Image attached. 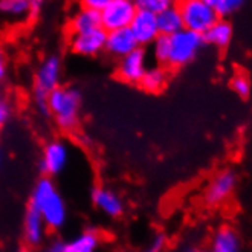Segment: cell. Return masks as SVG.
Returning a JSON list of instances; mask_svg holds the SVG:
<instances>
[{
  "label": "cell",
  "mask_w": 252,
  "mask_h": 252,
  "mask_svg": "<svg viewBox=\"0 0 252 252\" xmlns=\"http://www.w3.org/2000/svg\"><path fill=\"white\" fill-rule=\"evenodd\" d=\"M135 3L138 9L152 12L155 16H158V14H160L164 9L173 5V2H170V0H138Z\"/></svg>",
  "instance_id": "cb8c5ba5"
},
{
  "label": "cell",
  "mask_w": 252,
  "mask_h": 252,
  "mask_svg": "<svg viewBox=\"0 0 252 252\" xmlns=\"http://www.w3.org/2000/svg\"><path fill=\"white\" fill-rule=\"evenodd\" d=\"M101 242V234L96 229L87 228L63 243L64 252H99Z\"/></svg>",
  "instance_id": "9a60e30c"
},
{
  "label": "cell",
  "mask_w": 252,
  "mask_h": 252,
  "mask_svg": "<svg viewBox=\"0 0 252 252\" xmlns=\"http://www.w3.org/2000/svg\"><path fill=\"white\" fill-rule=\"evenodd\" d=\"M147 69H148V54L145 48H138L118 62L116 75L124 83L139 84Z\"/></svg>",
  "instance_id": "9c48e42d"
},
{
  "label": "cell",
  "mask_w": 252,
  "mask_h": 252,
  "mask_svg": "<svg viewBox=\"0 0 252 252\" xmlns=\"http://www.w3.org/2000/svg\"><path fill=\"white\" fill-rule=\"evenodd\" d=\"M29 0H0V16L8 19H29Z\"/></svg>",
  "instance_id": "44dd1931"
},
{
  "label": "cell",
  "mask_w": 252,
  "mask_h": 252,
  "mask_svg": "<svg viewBox=\"0 0 252 252\" xmlns=\"http://www.w3.org/2000/svg\"><path fill=\"white\" fill-rule=\"evenodd\" d=\"M106 38H107V32L102 28H96L87 32L72 34L70 51L78 57H86V58L98 57L106 49Z\"/></svg>",
  "instance_id": "ba28073f"
},
{
  "label": "cell",
  "mask_w": 252,
  "mask_h": 252,
  "mask_svg": "<svg viewBox=\"0 0 252 252\" xmlns=\"http://www.w3.org/2000/svg\"><path fill=\"white\" fill-rule=\"evenodd\" d=\"M231 86L234 89V92L239 95L240 98H248L251 95V91H252V84L249 81V78L243 73H239V75H235L231 81Z\"/></svg>",
  "instance_id": "d4e9b609"
},
{
  "label": "cell",
  "mask_w": 252,
  "mask_h": 252,
  "mask_svg": "<svg viewBox=\"0 0 252 252\" xmlns=\"http://www.w3.org/2000/svg\"><path fill=\"white\" fill-rule=\"evenodd\" d=\"M185 252H210V251H206V249H187Z\"/></svg>",
  "instance_id": "1f68e13d"
},
{
  "label": "cell",
  "mask_w": 252,
  "mask_h": 252,
  "mask_svg": "<svg viewBox=\"0 0 252 252\" xmlns=\"http://www.w3.org/2000/svg\"><path fill=\"white\" fill-rule=\"evenodd\" d=\"M95 208L110 219L121 217L126 211V203L118 192L109 187H95L91 192Z\"/></svg>",
  "instance_id": "7c38bea8"
},
{
  "label": "cell",
  "mask_w": 252,
  "mask_h": 252,
  "mask_svg": "<svg viewBox=\"0 0 252 252\" xmlns=\"http://www.w3.org/2000/svg\"><path fill=\"white\" fill-rule=\"evenodd\" d=\"M165 248H167V235L158 232L152 237L150 242L145 245V248L141 252H164Z\"/></svg>",
  "instance_id": "484cf974"
},
{
  "label": "cell",
  "mask_w": 252,
  "mask_h": 252,
  "mask_svg": "<svg viewBox=\"0 0 252 252\" xmlns=\"http://www.w3.org/2000/svg\"><path fill=\"white\" fill-rule=\"evenodd\" d=\"M152 54H153V58L158 62L159 66H165L167 54H168V37L159 35L156 38V41L152 44Z\"/></svg>",
  "instance_id": "603a6c76"
},
{
  "label": "cell",
  "mask_w": 252,
  "mask_h": 252,
  "mask_svg": "<svg viewBox=\"0 0 252 252\" xmlns=\"http://www.w3.org/2000/svg\"><path fill=\"white\" fill-rule=\"evenodd\" d=\"M237 187V174L234 170H223L217 173L205 191V200L208 205H220L231 197Z\"/></svg>",
  "instance_id": "30bf717a"
},
{
  "label": "cell",
  "mask_w": 252,
  "mask_h": 252,
  "mask_svg": "<svg viewBox=\"0 0 252 252\" xmlns=\"http://www.w3.org/2000/svg\"><path fill=\"white\" fill-rule=\"evenodd\" d=\"M46 106L58 128L73 131L80 124L83 94L75 86H60L48 96Z\"/></svg>",
  "instance_id": "7a4b0ae2"
},
{
  "label": "cell",
  "mask_w": 252,
  "mask_h": 252,
  "mask_svg": "<svg viewBox=\"0 0 252 252\" xmlns=\"http://www.w3.org/2000/svg\"><path fill=\"white\" fill-rule=\"evenodd\" d=\"M48 228L44 225L41 217L28 206L23 216V240L29 246H40L46 239Z\"/></svg>",
  "instance_id": "5bb4252c"
},
{
  "label": "cell",
  "mask_w": 252,
  "mask_h": 252,
  "mask_svg": "<svg viewBox=\"0 0 252 252\" xmlns=\"http://www.w3.org/2000/svg\"><path fill=\"white\" fill-rule=\"evenodd\" d=\"M139 48L138 41L133 37L131 31L128 28L126 29H118V31H112L107 32V38H106V52L113 57L121 60V58L127 57L128 54H131L135 49Z\"/></svg>",
  "instance_id": "4fadbf2b"
},
{
  "label": "cell",
  "mask_w": 252,
  "mask_h": 252,
  "mask_svg": "<svg viewBox=\"0 0 252 252\" xmlns=\"http://www.w3.org/2000/svg\"><path fill=\"white\" fill-rule=\"evenodd\" d=\"M138 8L133 0H109L106 8L99 12L101 28L106 32L126 29L130 26Z\"/></svg>",
  "instance_id": "52a82bcc"
},
{
  "label": "cell",
  "mask_w": 252,
  "mask_h": 252,
  "mask_svg": "<svg viewBox=\"0 0 252 252\" xmlns=\"http://www.w3.org/2000/svg\"><path fill=\"white\" fill-rule=\"evenodd\" d=\"M184 22V29L196 34H206L208 29L220 20L208 0H185L177 3Z\"/></svg>",
  "instance_id": "5b68a950"
},
{
  "label": "cell",
  "mask_w": 252,
  "mask_h": 252,
  "mask_svg": "<svg viewBox=\"0 0 252 252\" xmlns=\"http://www.w3.org/2000/svg\"><path fill=\"white\" fill-rule=\"evenodd\" d=\"M19 252H29L28 249H22V251H19Z\"/></svg>",
  "instance_id": "d6a6232c"
},
{
  "label": "cell",
  "mask_w": 252,
  "mask_h": 252,
  "mask_svg": "<svg viewBox=\"0 0 252 252\" xmlns=\"http://www.w3.org/2000/svg\"><path fill=\"white\" fill-rule=\"evenodd\" d=\"M63 62L62 57L49 55L38 64L34 75V99L41 115H49L46 101L48 96L62 86Z\"/></svg>",
  "instance_id": "3957f363"
},
{
  "label": "cell",
  "mask_w": 252,
  "mask_h": 252,
  "mask_svg": "<svg viewBox=\"0 0 252 252\" xmlns=\"http://www.w3.org/2000/svg\"><path fill=\"white\" fill-rule=\"evenodd\" d=\"M29 208L41 217L48 229L58 231L67 223V203L51 177L41 176L34 184L29 197Z\"/></svg>",
  "instance_id": "6da1fadb"
},
{
  "label": "cell",
  "mask_w": 252,
  "mask_h": 252,
  "mask_svg": "<svg viewBox=\"0 0 252 252\" xmlns=\"http://www.w3.org/2000/svg\"><path fill=\"white\" fill-rule=\"evenodd\" d=\"M41 6H43V2H40V0H32L31 8H29V19H35L41 12Z\"/></svg>",
  "instance_id": "4dcf8cb0"
},
{
  "label": "cell",
  "mask_w": 252,
  "mask_h": 252,
  "mask_svg": "<svg viewBox=\"0 0 252 252\" xmlns=\"http://www.w3.org/2000/svg\"><path fill=\"white\" fill-rule=\"evenodd\" d=\"M156 22H158L159 35L170 37L184 29V22H182V16H181V11H179L177 3H173L171 6L164 9L160 14H158Z\"/></svg>",
  "instance_id": "ac0fdd59"
},
{
  "label": "cell",
  "mask_w": 252,
  "mask_h": 252,
  "mask_svg": "<svg viewBox=\"0 0 252 252\" xmlns=\"http://www.w3.org/2000/svg\"><path fill=\"white\" fill-rule=\"evenodd\" d=\"M109 0H86V2L83 3V6H87V8H92L98 12H101L102 9L106 8Z\"/></svg>",
  "instance_id": "83f0119b"
},
{
  "label": "cell",
  "mask_w": 252,
  "mask_h": 252,
  "mask_svg": "<svg viewBox=\"0 0 252 252\" xmlns=\"http://www.w3.org/2000/svg\"><path fill=\"white\" fill-rule=\"evenodd\" d=\"M9 116H11V109L9 106L6 104L5 101L0 99V130H2L5 127V124L8 123L9 120Z\"/></svg>",
  "instance_id": "4316f807"
},
{
  "label": "cell",
  "mask_w": 252,
  "mask_h": 252,
  "mask_svg": "<svg viewBox=\"0 0 252 252\" xmlns=\"http://www.w3.org/2000/svg\"><path fill=\"white\" fill-rule=\"evenodd\" d=\"M128 29L131 31L133 37L138 41L139 48L152 46L159 37V29H158V22L156 16L152 12H147L142 9H138L135 17H133Z\"/></svg>",
  "instance_id": "8fae6325"
},
{
  "label": "cell",
  "mask_w": 252,
  "mask_h": 252,
  "mask_svg": "<svg viewBox=\"0 0 252 252\" xmlns=\"http://www.w3.org/2000/svg\"><path fill=\"white\" fill-rule=\"evenodd\" d=\"M0 164H2V153H0Z\"/></svg>",
  "instance_id": "836d02e7"
},
{
  "label": "cell",
  "mask_w": 252,
  "mask_h": 252,
  "mask_svg": "<svg viewBox=\"0 0 252 252\" xmlns=\"http://www.w3.org/2000/svg\"><path fill=\"white\" fill-rule=\"evenodd\" d=\"M208 2L216 11L219 19L223 20H226L229 16H232L234 12H237L245 5V2H242V0H208Z\"/></svg>",
  "instance_id": "7402d4cb"
},
{
  "label": "cell",
  "mask_w": 252,
  "mask_h": 252,
  "mask_svg": "<svg viewBox=\"0 0 252 252\" xmlns=\"http://www.w3.org/2000/svg\"><path fill=\"white\" fill-rule=\"evenodd\" d=\"M203 46V35L182 29V31L168 37V54L165 66L176 69L189 64L196 60Z\"/></svg>",
  "instance_id": "277c9868"
},
{
  "label": "cell",
  "mask_w": 252,
  "mask_h": 252,
  "mask_svg": "<svg viewBox=\"0 0 252 252\" xmlns=\"http://www.w3.org/2000/svg\"><path fill=\"white\" fill-rule=\"evenodd\" d=\"M8 73V62H6V55L3 49L0 48V81H3Z\"/></svg>",
  "instance_id": "f546056e"
},
{
  "label": "cell",
  "mask_w": 252,
  "mask_h": 252,
  "mask_svg": "<svg viewBox=\"0 0 252 252\" xmlns=\"http://www.w3.org/2000/svg\"><path fill=\"white\" fill-rule=\"evenodd\" d=\"M69 28H70L72 34L87 32V31H92V29L101 28V16H99V12L92 9V8L81 6L70 17Z\"/></svg>",
  "instance_id": "e0dca14e"
},
{
  "label": "cell",
  "mask_w": 252,
  "mask_h": 252,
  "mask_svg": "<svg viewBox=\"0 0 252 252\" xmlns=\"http://www.w3.org/2000/svg\"><path fill=\"white\" fill-rule=\"evenodd\" d=\"M210 252H242V239L232 226H220L211 240Z\"/></svg>",
  "instance_id": "2e32d148"
},
{
  "label": "cell",
  "mask_w": 252,
  "mask_h": 252,
  "mask_svg": "<svg viewBox=\"0 0 252 252\" xmlns=\"http://www.w3.org/2000/svg\"><path fill=\"white\" fill-rule=\"evenodd\" d=\"M168 81V73L164 66H148L144 77L139 81V87L147 94H159L164 91Z\"/></svg>",
  "instance_id": "ffe728a7"
},
{
  "label": "cell",
  "mask_w": 252,
  "mask_h": 252,
  "mask_svg": "<svg viewBox=\"0 0 252 252\" xmlns=\"http://www.w3.org/2000/svg\"><path fill=\"white\" fill-rule=\"evenodd\" d=\"M70 162V147L64 139H52L43 147L38 170L46 177L60 176Z\"/></svg>",
  "instance_id": "8992f818"
},
{
  "label": "cell",
  "mask_w": 252,
  "mask_h": 252,
  "mask_svg": "<svg viewBox=\"0 0 252 252\" xmlns=\"http://www.w3.org/2000/svg\"><path fill=\"white\" fill-rule=\"evenodd\" d=\"M232 35H234V28L231 22L220 19L208 29V32L203 34V40L205 44H213V46L219 49H225L231 44Z\"/></svg>",
  "instance_id": "d6986e66"
},
{
  "label": "cell",
  "mask_w": 252,
  "mask_h": 252,
  "mask_svg": "<svg viewBox=\"0 0 252 252\" xmlns=\"http://www.w3.org/2000/svg\"><path fill=\"white\" fill-rule=\"evenodd\" d=\"M40 252H64V243L62 240H54L48 246H44Z\"/></svg>",
  "instance_id": "f1b7e54d"
}]
</instances>
